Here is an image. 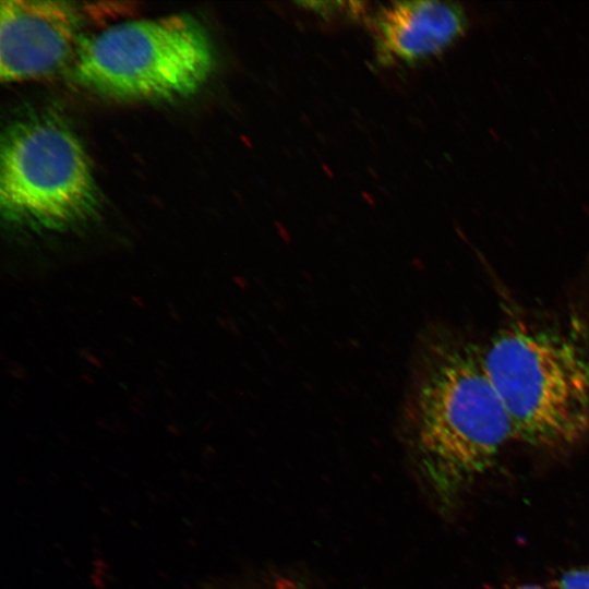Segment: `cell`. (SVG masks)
<instances>
[{"instance_id":"obj_2","label":"cell","mask_w":589,"mask_h":589,"mask_svg":"<svg viewBox=\"0 0 589 589\" xmlns=\"http://www.w3.org/2000/svg\"><path fill=\"white\" fill-rule=\"evenodd\" d=\"M508 413L514 438L529 445H573L589 430V353L569 338L513 327L481 353Z\"/></svg>"},{"instance_id":"obj_1","label":"cell","mask_w":589,"mask_h":589,"mask_svg":"<svg viewBox=\"0 0 589 589\" xmlns=\"http://www.w3.org/2000/svg\"><path fill=\"white\" fill-rule=\"evenodd\" d=\"M407 404L408 436L419 470L447 509L514 438L508 413L481 353L455 340L426 348Z\"/></svg>"},{"instance_id":"obj_8","label":"cell","mask_w":589,"mask_h":589,"mask_svg":"<svg viewBox=\"0 0 589 589\" xmlns=\"http://www.w3.org/2000/svg\"><path fill=\"white\" fill-rule=\"evenodd\" d=\"M516 589H546V588L538 586V585H524Z\"/></svg>"},{"instance_id":"obj_6","label":"cell","mask_w":589,"mask_h":589,"mask_svg":"<svg viewBox=\"0 0 589 589\" xmlns=\"http://www.w3.org/2000/svg\"><path fill=\"white\" fill-rule=\"evenodd\" d=\"M380 53L385 60L416 62L437 56L465 32L467 20L456 3L416 0L390 3L374 19Z\"/></svg>"},{"instance_id":"obj_4","label":"cell","mask_w":589,"mask_h":589,"mask_svg":"<svg viewBox=\"0 0 589 589\" xmlns=\"http://www.w3.org/2000/svg\"><path fill=\"white\" fill-rule=\"evenodd\" d=\"M99 192L85 148L65 123L34 117L2 134L0 208L10 221L61 229L95 213Z\"/></svg>"},{"instance_id":"obj_7","label":"cell","mask_w":589,"mask_h":589,"mask_svg":"<svg viewBox=\"0 0 589 589\" xmlns=\"http://www.w3.org/2000/svg\"><path fill=\"white\" fill-rule=\"evenodd\" d=\"M555 589H589V567L564 573L556 581Z\"/></svg>"},{"instance_id":"obj_3","label":"cell","mask_w":589,"mask_h":589,"mask_svg":"<svg viewBox=\"0 0 589 589\" xmlns=\"http://www.w3.org/2000/svg\"><path fill=\"white\" fill-rule=\"evenodd\" d=\"M215 52L207 32L184 13L109 26L82 44L75 77L87 88L127 100H175L208 80Z\"/></svg>"},{"instance_id":"obj_5","label":"cell","mask_w":589,"mask_h":589,"mask_svg":"<svg viewBox=\"0 0 589 589\" xmlns=\"http://www.w3.org/2000/svg\"><path fill=\"white\" fill-rule=\"evenodd\" d=\"M81 16L65 1L2 0L0 79L12 83L52 73L79 43Z\"/></svg>"}]
</instances>
